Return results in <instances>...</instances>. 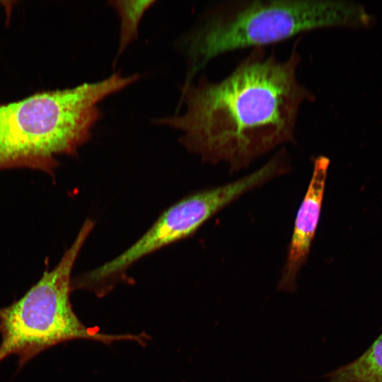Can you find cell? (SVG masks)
<instances>
[{
	"label": "cell",
	"instance_id": "obj_2",
	"mask_svg": "<svg viewBox=\"0 0 382 382\" xmlns=\"http://www.w3.org/2000/svg\"><path fill=\"white\" fill-rule=\"evenodd\" d=\"M113 74L93 83L44 91L0 104V170H37L53 176L57 157L75 155L102 116L98 104L139 80Z\"/></svg>",
	"mask_w": 382,
	"mask_h": 382
},
{
	"label": "cell",
	"instance_id": "obj_5",
	"mask_svg": "<svg viewBox=\"0 0 382 382\" xmlns=\"http://www.w3.org/2000/svg\"><path fill=\"white\" fill-rule=\"evenodd\" d=\"M280 175L274 161L236 181L192 194L166 210L153 226L122 253L76 279L77 288L97 295L108 293L128 267L144 256L194 233L204 223L247 192Z\"/></svg>",
	"mask_w": 382,
	"mask_h": 382
},
{
	"label": "cell",
	"instance_id": "obj_4",
	"mask_svg": "<svg viewBox=\"0 0 382 382\" xmlns=\"http://www.w3.org/2000/svg\"><path fill=\"white\" fill-rule=\"evenodd\" d=\"M94 223L87 219L58 264L18 301L0 308V362L11 354L19 367L42 351L61 342L86 339L110 343L117 340L143 342L141 335H110L86 327L70 302L71 274L79 252Z\"/></svg>",
	"mask_w": 382,
	"mask_h": 382
},
{
	"label": "cell",
	"instance_id": "obj_7",
	"mask_svg": "<svg viewBox=\"0 0 382 382\" xmlns=\"http://www.w3.org/2000/svg\"><path fill=\"white\" fill-rule=\"evenodd\" d=\"M323 378L328 382H382V332L362 354Z\"/></svg>",
	"mask_w": 382,
	"mask_h": 382
},
{
	"label": "cell",
	"instance_id": "obj_8",
	"mask_svg": "<svg viewBox=\"0 0 382 382\" xmlns=\"http://www.w3.org/2000/svg\"><path fill=\"white\" fill-rule=\"evenodd\" d=\"M156 2L144 1H110V6L120 18L119 47L114 63L125 49L137 39L139 25L145 12Z\"/></svg>",
	"mask_w": 382,
	"mask_h": 382
},
{
	"label": "cell",
	"instance_id": "obj_3",
	"mask_svg": "<svg viewBox=\"0 0 382 382\" xmlns=\"http://www.w3.org/2000/svg\"><path fill=\"white\" fill-rule=\"evenodd\" d=\"M374 17L344 0H232L202 15L187 40L192 79L212 59L228 52L268 46L318 30L363 27Z\"/></svg>",
	"mask_w": 382,
	"mask_h": 382
},
{
	"label": "cell",
	"instance_id": "obj_6",
	"mask_svg": "<svg viewBox=\"0 0 382 382\" xmlns=\"http://www.w3.org/2000/svg\"><path fill=\"white\" fill-rule=\"evenodd\" d=\"M329 159L318 157L307 191L298 210L287 257L277 290L294 292L298 273L306 262L319 221Z\"/></svg>",
	"mask_w": 382,
	"mask_h": 382
},
{
	"label": "cell",
	"instance_id": "obj_1",
	"mask_svg": "<svg viewBox=\"0 0 382 382\" xmlns=\"http://www.w3.org/2000/svg\"><path fill=\"white\" fill-rule=\"evenodd\" d=\"M300 40L285 59L254 48L221 80L202 76L185 83V111L154 123L180 131L186 149L204 162L228 163L232 173L294 144L301 110L316 98L299 79Z\"/></svg>",
	"mask_w": 382,
	"mask_h": 382
}]
</instances>
